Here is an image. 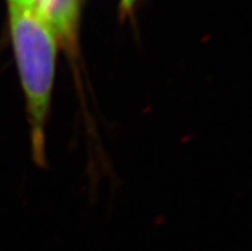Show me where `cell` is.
<instances>
[{
    "label": "cell",
    "instance_id": "277c9868",
    "mask_svg": "<svg viewBox=\"0 0 252 251\" xmlns=\"http://www.w3.org/2000/svg\"><path fill=\"white\" fill-rule=\"evenodd\" d=\"M36 1L37 0H18V5H23V6H29V8H35Z\"/></svg>",
    "mask_w": 252,
    "mask_h": 251
},
{
    "label": "cell",
    "instance_id": "5b68a950",
    "mask_svg": "<svg viewBox=\"0 0 252 251\" xmlns=\"http://www.w3.org/2000/svg\"><path fill=\"white\" fill-rule=\"evenodd\" d=\"M9 1V4H17L18 3V0H8Z\"/></svg>",
    "mask_w": 252,
    "mask_h": 251
},
{
    "label": "cell",
    "instance_id": "7a4b0ae2",
    "mask_svg": "<svg viewBox=\"0 0 252 251\" xmlns=\"http://www.w3.org/2000/svg\"><path fill=\"white\" fill-rule=\"evenodd\" d=\"M81 0H37L35 10L69 48L76 44Z\"/></svg>",
    "mask_w": 252,
    "mask_h": 251
},
{
    "label": "cell",
    "instance_id": "6da1fadb",
    "mask_svg": "<svg viewBox=\"0 0 252 251\" xmlns=\"http://www.w3.org/2000/svg\"><path fill=\"white\" fill-rule=\"evenodd\" d=\"M9 29L31 130L32 158L46 164V122L54 89L58 37L35 8L9 4Z\"/></svg>",
    "mask_w": 252,
    "mask_h": 251
},
{
    "label": "cell",
    "instance_id": "3957f363",
    "mask_svg": "<svg viewBox=\"0 0 252 251\" xmlns=\"http://www.w3.org/2000/svg\"><path fill=\"white\" fill-rule=\"evenodd\" d=\"M136 1H137V0H122L121 5H122V9H123V12H129V10L133 8V5Z\"/></svg>",
    "mask_w": 252,
    "mask_h": 251
}]
</instances>
